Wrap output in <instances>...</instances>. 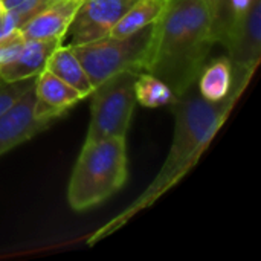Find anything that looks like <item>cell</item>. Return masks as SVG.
<instances>
[{"label": "cell", "instance_id": "cell-20", "mask_svg": "<svg viewBox=\"0 0 261 261\" xmlns=\"http://www.w3.org/2000/svg\"><path fill=\"white\" fill-rule=\"evenodd\" d=\"M217 8H219V11H220V14H222V26L225 24V21H226V18H228V11H226V6H225V0H211ZM220 31H222V28H220ZM220 37V35H219Z\"/></svg>", "mask_w": 261, "mask_h": 261}, {"label": "cell", "instance_id": "cell-6", "mask_svg": "<svg viewBox=\"0 0 261 261\" xmlns=\"http://www.w3.org/2000/svg\"><path fill=\"white\" fill-rule=\"evenodd\" d=\"M219 41L228 49L232 67V87L243 93L261 58V0L239 14H231L222 26Z\"/></svg>", "mask_w": 261, "mask_h": 261}, {"label": "cell", "instance_id": "cell-13", "mask_svg": "<svg viewBox=\"0 0 261 261\" xmlns=\"http://www.w3.org/2000/svg\"><path fill=\"white\" fill-rule=\"evenodd\" d=\"M199 95L210 101L217 102L229 96L232 87V67L228 57H219L202 67L197 78Z\"/></svg>", "mask_w": 261, "mask_h": 261}, {"label": "cell", "instance_id": "cell-5", "mask_svg": "<svg viewBox=\"0 0 261 261\" xmlns=\"http://www.w3.org/2000/svg\"><path fill=\"white\" fill-rule=\"evenodd\" d=\"M153 24L127 37L116 38L109 35L70 46L93 87L125 69H139L144 72L153 38Z\"/></svg>", "mask_w": 261, "mask_h": 261}, {"label": "cell", "instance_id": "cell-4", "mask_svg": "<svg viewBox=\"0 0 261 261\" xmlns=\"http://www.w3.org/2000/svg\"><path fill=\"white\" fill-rule=\"evenodd\" d=\"M141 72L139 69H125L93 87L86 142L125 138L138 104L136 81Z\"/></svg>", "mask_w": 261, "mask_h": 261}, {"label": "cell", "instance_id": "cell-21", "mask_svg": "<svg viewBox=\"0 0 261 261\" xmlns=\"http://www.w3.org/2000/svg\"><path fill=\"white\" fill-rule=\"evenodd\" d=\"M5 12H6V9H5V6H3V3L0 2V18L5 15Z\"/></svg>", "mask_w": 261, "mask_h": 261}, {"label": "cell", "instance_id": "cell-2", "mask_svg": "<svg viewBox=\"0 0 261 261\" xmlns=\"http://www.w3.org/2000/svg\"><path fill=\"white\" fill-rule=\"evenodd\" d=\"M240 96L242 92L231 89L228 98L217 102H210L203 99L199 92H194V86L184 95L177 96L171 104L174 113L173 142L161 171L156 174L148 188L127 210L95 231L87 243L95 245L96 242L110 236L124 226L133 216L151 206L168 190L177 185L213 142Z\"/></svg>", "mask_w": 261, "mask_h": 261}, {"label": "cell", "instance_id": "cell-19", "mask_svg": "<svg viewBox=\"0 0 261 261\" xmlns=\"http://www.w3.org/2000/svg\"><path fill=\"white\" fill-rule=\"evenodd\" d=\"M252 0H225V6H226V11H228V17L231 14H239V12H243L249 5H251ZM228 20V18H226Z\"/></svg>", "mask_w": 261, "mask_h": 261}, {"label": "cell", "instance_id": "cell-15", "mask_svg": "<svg viewBox=\"0 0 261 261\" xmlns=\"http://www.w3.org/2000/svg\"><path fill=\"white\" fill-rule=\"evenodd\" d=\"M174 99L176 96L173 90L164 81L147 72H141L136 81V101L141 106L156 109L171 106Z\"/></svg>", "mask_w": 261, "mask_h": 261}, {"label": "cell", "instance_id": "cell-22", "mask_svg": "<svg viewBox=\"0 0 261 261\" xmlns=\"http://www.w3.org/2000/svg\"><path fill=\"white\" fill-rule=\"evenodd\" d=\"M54 2H57V0H54Z\"/></svg>", "mask_w": 261, "mask_h": 261}, {"label": "cell", "instance_id": "cell-11", "mask_svg": "<svg viewBox=\"0 0 261 261\" xmlns=\"http://www.w3.org/2000/svg\"><path fill=\"white\" fill-rule=\"evenodd\" d=\"M63 44V40H26L18 54L9 63L0 66L2 81H17L37 76L44 67L50 54Z\"/></svg>", "mask_w": 261, "mask_h": 261}, {"label": "cell", "instance_id": "cell-10", "mask_svg": "<svg viewBox=\"0 0 261 261\" xmlns=\"http://www.w3.org/2000/svg\"><path fill=\"white\" fill-rule=\"evenodd\" d=\"M83 0H57L26 21L20 29L21 38L26 40H64V35L75 17Z\"/></svg>", "mask_w": 261, "mask_h": 261}, {"label": "cell", "instance_id": "cell-9", "mask_svg": "<svg viewBox=\"0 0 261 261\" xmlns=\"http://www.w3.org/2000/svg\"><path fill=\"white\" fill-rule=\"evenodd\" d=\"M34 92V116L52 122L55 118L61 116L64 112H67V109L83 99V96L73 87H70L47 69H43L35 76Z\"/></svg>", "mask_w": 261, "mask_h": 261}, {"label": "cell", "instance_id": "cell-23", "mask_svg": "<svg viewBox=\"0 0 261 261\" xmlns=\"http://www.w3.org/2000/svg\"><path fill=\"white\" fill-rule=\"evenodd\" d=\"M0 81H2V80H0Z\"/></svg>", "mask_w": 261, "mask_h": 261}, {"label": "cell", "instance_id": "cell-16", "mask_svg": "<svg viewBox=\"0 0 261 261\" xmlns=\"http://www.w3.org/2000/svg\"><path fill=\"white\" fill-rule=\"evenodd\" d=\"M0 2L3 3L5 9L15 18L17 26L20 29L26 21H29L44 8H47L54 0H0Z\"/></svg>", "mask_w": 261, "mask_h": 261}, {"label": "cell", "instance_id": "cell-18", "mask_svg": "<svg viewBox=\"0 0 261 261\" xmlns=\"http://www.w3.org/2000/svg\"><path fill=\"white\" fill-rule=\"evenodd\" d=\"M23 43H24V40L21 38L18 31L9 34L8 37L0 38V66L14 60L15 55L18 54L20 47L23 46Z\"/></svg>", "mask_w": 261, "mask_h": 261}, {"label": "cell", "instance_id": "cell-1", "mask_svg": "<svg viewBox=\"0 0 261 261\" xmlns=\"http://www.w3.org/2000/svg\"><path fill=\"white\" fill-rule=\"evenodd\" d=\"M222 14L211 0H167L153 24L144 72L184 95L199 78L208 54L219 41Z\"/></svg>", "mask_w": 261, "mask_h": 261}, {"label": "cell", "instance_id": "cell-7", "mask_svg": "<svg viewBox=\"0 0 261 261\" xmlns=\"http://www.w3.org/2000/svg\"><path fill=\"white\" fill-rule=\"evenodd\" d=\"M136 0H83L64 35L67 46L89 43L110 35L112 28Z\"/></svg>", "mask_w": 261, "mask_h": 261}, {"label": "cell", "instance_id": "cell-12", "mask_svg": "<svg viewBox=\"0 0 261 261\" xmlns=\"http://www.w3.org/2000/svg\"><path fill=\"white\" fill-rule=\"evenodd\" d=\"M49 72L61 78L64 83H67L70 87H73L83 98L89 96L93 90V86L80 63V60L72 52L70 46L60 44L49 57L46 67Z\"/></svg>", "mask_w": 261, "mask_h": 261}, {"label": "cell", "instance_id": "cell-17", "mask_svg": "<svg viewBox=\"0 0 261 261\" xmlns=\"http://www.w3.org/2000/svg\"><path fill=\"white\" fill-rule=\"evenodd\" d=\"M34 83L35 76L17 81H0V116L5 115L29 89H32Z\"/></svg>", "mask_w": 261, "mask_h": 261}, {"label": "cell", "instance_id": "cell-14", "mask_svg": "<svg viewBox=\"0 0 261 261\" xmlns=\"http://www.w3.org/2000/svg\"><path fill=\"white\" fill-rule=\"evenodd\" d=\"M165 2L167 0H136L135 5L112 28L110 37H127L145 26L153 24L159 18Z\"/></svg>", "mask_w": 261, "mask_h": 261}, {"label": "cell", "instance_id": "cell-3", "mask_svg": "<svg viewBox=\"0 0 261 261\" xmlns=\"http://www.w3.org/2000/svg\"><path fill=\"white\" fill-rule=\"evenodd\" d=\"M125 180V138L84 142L69 180V205L73 211L93 208L119 191Z\"/></svg>", "mask_w": 261, "mask_h": 261}, {"label": "cell", "instance_id": "cell-8", "mask_svg": "<svg viewBox=\"0 0 261 261\" xmlns=\"http://www.w3.org/2000/svg\"><path fill=\"white\" fill-rule=\"evenodd\" d=\"M35 92L29 89L5 115L0 116V156L46 130L52 121L34 116Z\"/></svg>", "mask_w": 261, "mask_h": 261}]
</instances>
